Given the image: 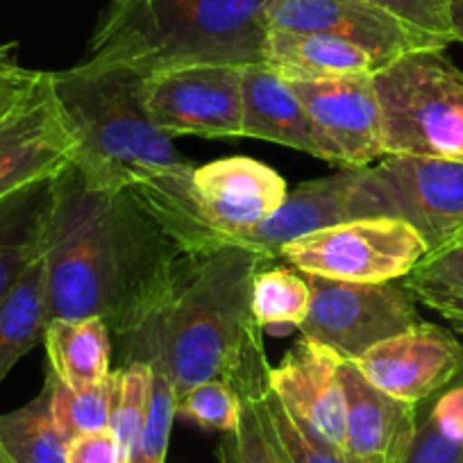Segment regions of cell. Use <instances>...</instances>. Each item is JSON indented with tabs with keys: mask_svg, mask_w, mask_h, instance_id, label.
Instances as JSON below:
<instances>
[{
	"mask_svg": "<svg viewBox=\"0 0 463 463\" xmlns=\"http://www.w3.org/2000/svg\"><path fill=\"white\" fill-rule=\"evenodd\" d=\"M243 137L300 150L316 159L345 168L341 153L318 130L293 84L266 64L241 71Z\"/></svg>",
	"mask_w": 463,
	"mask_h": 463,
	"instance_id": "cell-16",
	"label": "cell"
},
{
	"mask_svg": "<svg viewBox=\"0 0 463 463\" xmlns=\"http://www.w3.org/2000/svg\"><path fill=\"white\" fill-rule=\"evenodd\" d=\"M345 391V449L364 463H395L416 430L418 404L402 402L359 373L353 362H341Z\"/></svg>",
	"mask_w": 463,
	"mask_h": 463,
	"instance_id": "cell-17",
	"label": "cell"
},
{
	"mask_svg": "<svg viewBox=\"0 0 463 463\" xmlns=\"http://www.w3.org/2000/svg\"><path fill=\"white\" fill-rule=\"evenodd\" d=\"M448 16L452 39L463 43V0H448Z\"/></svg>",
	"mask_w": 463,
	"mask_h": 463,
	"instance_id": "cell-34",
	"label": "cell"
},
{
	"mask_svg": "<svg viewBox=\"0 0 463 463\" xmlns=\"http://www.w3.org/2000/svg\"><path fill=\"white\" fill-rule=\"evenodd\" d=\"M364 377L395 400L420 404L463 368V343L449 329L420 320L353 362Z\"/></svg>",
	"mask_w": 463,
	"mask_h": 463,
	"instance_id": "cell-13",
	"label": "cell"
},
{
	"mask_svg": "<svg viewBox=\"0 0 463 463\" xmlns=\"http://www.w3.org/2000/svg\"><path fill=\"white\" fill-rule=\"evenodd\" d=\"M264 64L288 82L336 78V75H375L386 66L380 57L350 42L318 33L269 30Z\"/></svg>",
	"mask_w": 463,
	"mask_h": 463,
	"instance_id": "cell-18",
	"label": "cell"
},
{
	"mask_svg": "<svg viewBox=\"0 0 463 463\" xmlns=\"http://www.w3.org/2000/svg\"><path fill=\"white\" fill-rule=\"evenodd\" d=\"M52 186L55 177L0 200V302L43 252Z\"/></svg>",
	"mask_w": 463,
	"mask_h": 463,
	"instance_id": "cell-19",
	"label": "cell"
},
{
	"mask_svg": "<svg viewBox=\"0 0 463 463\" xmlns=\"http://www.w3.org/2000/svg\"><path fill=\"white\" fill-rule=\"evenodd\" d=\"M78 157V137L55 93L51 71L0 123V200L52 180Z\"/></svg>",
	"mask_w": 463,
	"mask_h": 463,
	"instance_id": "cell-10",
	"label": "cell"
},
{
	"mask_svg": "<svg viewBox=\"0 0 463 463\" xmlns=\"http://www.w3.org/2000/svg\"><path fill=\"white\" fill-rule=\"evenodd\" d=\"M264 266L237 246L180 252L162 296L118 341L126 364L162 368L177 398L209 380L239 393L269 386L264 329L252 314V284Z\"/></svg>",
	"mask_w": 463,
	"mask_h": 463,
	"instance_id": "cell-2",
	"label": "cell"
},
{
	"mask_svg": "<svg viewBox=\"0 0 463 463\" xmlns=\"http://www.w3.org/2000/svg\"><path fill=\"white\" fill-rule=\"evenodd\" d=\"M368 5H375L416 28L427 30L436 37L452 43V30H449L448 0H364Z\"/></svg>",
	"mask_w": 463,
	"mask_h": 463,
	"instance_id": "cell-32",
	"label": "cell"
},
{
	"mask_svg": "<svg viewBox=\"0 0 463 463\" xmlns=\"http://www.w3.org/2000/svg\"><path fill=\"white\" fill-rule=\"evenodd\" d=\"M291 84L318 130L341 153L345 168H366L384 157L382 107L371 73Z\"/></svg>",
	"mask_w": 463,
	"mask_h": 463,
	"instance_id": "cell-15",
	"label": "cell"
},
{
	"mask_svg": "<svg viewBox=\"0 0 463 463\" xmlns=\"http://www.w3.org/2000/svg\"><path fill=\"white\" fill-rule=\"evenodd\" d=\"M241 71L234 64L168 69L141 80V105L168 137H243Z\"/></svg>",
	"mask_w": 463,
	"mask_h": 463,
	"instance_id": "cell-8",
	"label": "cell"
},
{
	"mask_svg": "<svg viewBox=\"0 0 463 463\" xmlns=\"http://www.w3.org/2000/svg\"><path fill=\"white\" fill-rule=\"evenodd\" d=\"M270 0H111L78 66L139 78L200 64H264Z\"/></svg>",
	"mask_w": 463,
	"mask_h": 463,
	"instance_id": "cell-3",
	"label": "cell"
},
{
	"mask_svg": "<svg viewBox=\"0 0 463 463\" xmlns=\"http://www.w3.org/2000/svg\"><path fill=\"white\" fill-rule=\"evenodd\" d=\"M43 345L51 373L69 389H87L109 375L111 332L102 318H52Z\"/></svg>",
	"mask_w": 463,
	"mask_h": 463,
	"instance_id": "cell-20",
	"label": "cell"
},
{
	"mask_svg": "<svg viewBox=\"0 0 463 463\" xmlns=\"http://www.w3.org/2000/svg\"><path fill=\"white\" fill-rule=\"evenodd\" d=\"M402 282L420 305L463 334V241L427 252Z\"/></svg>",
	"mask_w": 463,
	"mask_h": 463,
	"instance_id": "cell-24",
	"label": "cell"
},
{
	"mask_svg": "<svg viewBox=\"0 0 463 463\" xmlns=\"http://www.w3.org/2000/svg\"><path fill=\"white\" fill-rule=\"evenodd\" d=\"M0 463H12L10 458H7V454L3 452V449H0Z\"/></svg>",
	"mask_w": 463,
	"mask_h": 463,
	"instance_id": "cell-36",
	"label": "cell"
},
{
	"mask_svg": "<svg viewBox=\"0 0 463 463\" xmlns=\"http://www.w3.org/2000/svg\"><path fill=\"white\" fill-rule=\"evenodd\" d=\"M141 80L128 71L82 66L52 73L60 105L78 137L73 166L98 189H126L150 168L186 162L150 123L141 105Z\"/></svg>",
	"mask_w": 463,
	"mask_h": 463,
	"instance_id": "cell-4",
	"label": "cell"
},
{
	"mask_svg": "<svg viewBox=\"0 0 463 463\" xmlns=\"http://www.w3.org/2000/svg\"><path fill=\"white\" fill-rule=\"evenodd\" d=\"M371 173L391 216L407 221L430 252L463 230V159L382 157Z\"/></svg>",
	"mask_w": 463,
	"mask_h": 463,
	"instance_id": "cell-11",
	"label": "cell"
},
{
	"mask_svg": "<svg viewBox=\"0 0 463 463\" xmlns=\"http://www.w3.org/2000/svg\"><path fill=\"white\" fill-rule=\"evenodd\" d=\"M270 30L318 33L350 42L389 64L418 48H448L449 42L416 28L364 0H270Z\"/></svg>",
	"mask_w": 463,
	"mask_h": 463,
	"instance_id": "cell-12",
	"label": "cell"
},
{
	"mask_svg": "<svg viewBox=\"0 0 463 463\" xmlns=\"http://www.w3.org/2000/svg\"><path fill=\"white\" fill-rule=\"evenodd\" d=\"M454 241H463V230L458 232V234H457V239H454Z\"/></svg>",
	"mask_w": 463,
	"mask_h": 463,
	"instance_id": "cell-37",
	"label": "cell"
},
{
	"mask_svg": "<svg viewBox=\"0 0 463 463\" xmlns=\"http://www.w3.org/2000/svg\"><path fill=\"white\" fill-rule=\"evenodd\" d=\"M66 463H128L114 431H89L69 440Z\"/></svg>",
	"mask_w": 463,
	"mask_h": 463,
	"instance_id": "cell-33",
	"label": "cell"
},
{
	"mask_svg": "<svg viewBox=\"0 0 463 463\" xmlns=\"http://www.w3.org/2000/svg\"><path fill=\"white\" fill-rule=\"evenodd\" d=\"M180 252L130 186L98 189L71 164L55 177L43 241L51 320L96 316L121 341L164 293Z\"/></svg>",
	"mask_w": 463,
	"mask_h": 463,
	"instance_id": "cell-1",
	"label": "cell"
},
{
	"mask_svg": "<svg viewBox=\"0 0 463 463\" xmlns=\"http://www.w3.org/2000/svg\"><path fill=\"white\" fill-rule=\"evenodd\" d=\"M311 287L296 269H264L252 284V314L264 332L287 334L300 329L309 314Z\"/></svg>",
	"mask_w": 463,
	"mask_h": 463,
	"instance_id": "cell-25",
	"label": "cell"
},
{
	"mask_svg": "<svg viewBox=\"0 0 463 463\" xmlns=\"http://www.w3.org/2000/svg\"><path fill=\"white\" fill-rule=\"evenodd\" d=\"M14 109H16V107H14ZM14 109H10V111H0V123L5 121L7 116H10V114H12V111H14Z\"/></svg>",
	"mask_w": 463,
	"mask_h": 463,
	"instance_id": "cell-35",
	"label": "cell"
},
{
	"mask_svg": "<svg viewBox=\"0 0 463 463\" xmlns=\"http://www.w3.org/2000/svg\"><path fill=\"white\" fill-rule=\"evenodd\" d=\"M51 323L43 252L0 302V384L24 354L43 343Z\"/></svg>",
	"mask_w": 463,
	"mask_h": 463,
	"instance_id": "cell-21",
	"label": "cell"
},
{
	"mask_svg": "<svg viewBox=\"0 0 463 463\" xmlns=\"http://www.w3.org/2000/svg\"><path fill=\"white\" fill-rule=\"evenodd\" d=\"M48 375L52 382V416L66 440L89 434V431L109 430L116 389H118V373H109L98 384L78 391L61 384L51 371Z\"/></svg>",
	"mask_w": 463,
	"mask_h": 463,
	"instance_id": "cell-27",
	"label": "cell"
},
{
	"mask_svg": "<svg viewBox=\"0 0 463 463\" xmlns=\"http://www.w3.org/2000/svg\"><path fill=\"white\" fill-rule=\"evenodd\" d=\"M241 395L230 382L209 380L180 395L175 413L195 422L200 430L227 434L237 430L241 420Z\"/></svg>",
	"mask_w": 463,
	"mask_h": 463,
	"instance_id": "cell-29",
	"label": "cell"
},
{
	"mask_svg": "<svg viewBox=\"0 0 463 463\" xmlns=\"http://www.w3.org/2000/svg\"><path fill=\"white\" fill-rule=\"evenodd\" d=\"M269 386L239 393L243 402L241 420L218 443L221 463H291L266 411L264 393Z\"/></svg>",
	"mask_w": 463,
	"mask_h": 463,
	"instance_id": "cell-26",
	"label": "cell"
},
{
	"mask_svg": "<svg viewBox=\"0 0 463 463\" xmlns=\"http://www.w3.org/2000/svg\"><path fill=\"white\" fill-rule=\"evenodd\" d=\"M375 216H391V209L371 166L341 168L334 175L302 182L288 191L273 216L246 232L232 246L257 252L266 264H273L284 246L311 232Z\"/></svg>",
	"mask_w": 463,
	"mask_h": 463,
	"instance_id": "cell-9",
	"label": "cell"
},
{
	"mask_svg": "<svg viewBox=\"0 0 463 463\" xmlns=\"http://www.w3.org/2000/svg\"><path fill=\"white\" fill-rule=\"evenodd\" d=\"M427 252V243L407 221L375 216L311 232L284 246L279 260L325 279L384 284L407 278Z\"/></svg>",
	"mask_w": 463,
	"mask_h": 463,
	"instance_id": "cell-6",
	"label": "cell"
},
{
	"mask_svg": "<svg viewBox=\"0 0 463 463\" xmlns=\"http://www.w3.org/2000/svg\"><path fill=\"white\" fill-rule=\"evenodd\" d=\"M116 373H118V389H116L109 430L114 431L116 440L121 445L126 461L135 463L146 413H148L150 391H153V366L144 362H132Z\"/></svg>",
	"mask_w": 463,
	"mask_h": 463,
	"instance_id": "cell-28",
	"label": "cell"
},
{
	"mask_svg": "<svg viewBox=\"0 0 463 463\" xmlns=\"http://www.w3.org/2000/svg\"><path fill=\"white\" fill-rule=\"evenodd\" d=\"M395 463H463V368L418 404L416 430Z\"/></svg>",
	"mask_w": 463,
	"mask_h": 463,
	"instance_id": "cell-22",
	"label": "cell"
},
{
	"mask_svg": "<svg viewBox=\"0 0 463 463\" xmlns=\"http://www.w3.org/2000/svg\"><path fill=\"white\" fill-rule=\"evenodd\" d=\"M307 275V273H305ZM311 305L302 336L357 362L373 345L420 323L418 300L404 282L354 284L307 275Z\"/></svg>",
	"mask_w": 463,
	"mask_h": 463,
	"instance_id": "cell-7",
	"label": "cell"
},
{
	"mask_svg": "<svg viewBox=\"0 0 463 463\" xmlns=\"http://www.w3.org/2000/svg\"><path fill=\"white\" fill-rule=\"evenodd\" d=\"M384 157L463 159V71L445 48H418L375 75Z\"/></svg>",
	"mask_w": 463,
	"mask_h": 463,
	"instance_id": "cell-5",
	"label": "cell"
},
{
	"mask_svg": "<svg viewBox=\"0 0 463 463\" xmlns=\"http://www.w3.org/2000/svg\"><path fill=\"white\" fill-rule=\"evenodd\" d=\"M264 404L266 411H269L270 422H273V430L278 434L279 443L287 449L291 463H364L359 458L350 457L345 449L332 448V445H325L320 440H316L314 436L307 434L300 425L291 418V413L284 409V404L279 402L278 395L270 391L264 393Z\"/></svg>",
	"mask_w": 463,
	"mask_h": 463,
	"instance_id": "cell-31",
	"label": "cell"
},
{
	"mask_svg": "<svg viewBox=\"0 0 463 463\" xmlns=\"http://www.w3.org/2000/svg\"><path fill=\"white\" fill-rule=\"evenodd\" d=\"M175 407L177 395L171 380L162 368H153V391L135 463H166L173 420L177 418Z\"/></svg>",
	"mask_w": 463,
	"mask_h": 463,
	"instance_id": "cell-30",
	"label": "cell"
},
{
	"mask_svg": "<svg viewBox=\"0 0 463 463\" xmlns=\"http://www.w3.org/2000/svg\"><path fill=\"white\" fill-rule=\"evenodd\" d=\"M0 449L12 463H66L69 440L52 416L51 375L25 407L0 413Z\"/></svg>",
	"mask_w": 463,
	"mask_h": 463,
	"instance_id": "cell-23",
	"label": "cell"
},
{
	"mask_svg": "<svg viewBox=\"0 0 463 463\" xmlns=\"http://www.w3.org/2000/svg\"><path fill=\"white\" fill-rule=\"evenodd\" d=\"M336 353L300 336L278 366L269 384L293 420L316 440L343 449L345 445V391Z\"/></svg>",
	"mask_w": 463,
	"mask_h": 463,
	"instance_id": "cell-14",
	"label": "cell"
}]
</instances>
